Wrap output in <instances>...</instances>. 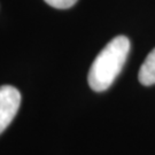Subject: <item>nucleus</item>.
Masks as SVG:
<instances>
[{
    "mask_svg": "<svg viewBox=\"0 0 155 155\" xmlns=\"http://www.w3.org/2000/svg\"><path fill=\"white\" fill-rule=\"evenodd\" d=\"M129 51L130 41L125 36L111 39L97 55L90 68L87 76L90 87L95 92L108 89L125 64Z\"/></svg>",
    "mask_w": 155,
    "mask_h": 155,
    "instance_id": "obj_1",
    "label": "nucleus"
},
{
    "mask_svg": "<svg viewBox=\"0 0 155 155\" xmlns=\"http://www.w3.org/2000/svg\"><path fill=\"white\" fill-rule=\"evenodd\" d=\"M21 105V93L11 85L0 86V134L14 120Z\"/></svg>",
    "mask_w": 155,
    "mask_h": 155,
    "instance_id": "obj_2",
    "label": "nucleus"
},
{
    "mask_svg": "<svg viewBox=\"0 0 155 155\" xmlns=\"http://www.w3.org/2000/svg\"><path fill=\"white\" fill-rule=\"evenodd\" d=\"M138 78L139 82L145 86L155 84V48L150 51V53L140 67Z\"/></svg>",
    "mask_w": 155,
    "mask_h": 155,
    "instance_id": "obj_3",
    "label": "nucleus"
},
{
    "mask_svg": "<svg viewBox=\"0 0 155 155\" xmlns=\"http://www.w3.org/2000/svg\"><path fill=\"white\" fill-rule=\"evenodd\" d=\"M44 1L58 9H67V8L72 7L78 0H44Z\"/></svg>",
    "mask_w": 155,
    "mask_h": 155,
    "instance_id": "obj_4",
    "label": "nucleus"
}]
</instances>
